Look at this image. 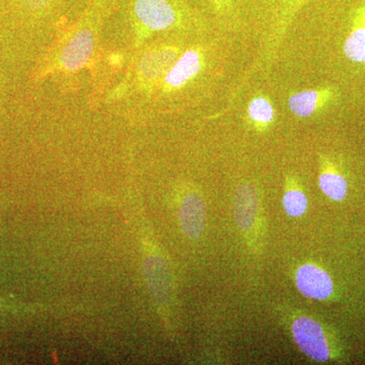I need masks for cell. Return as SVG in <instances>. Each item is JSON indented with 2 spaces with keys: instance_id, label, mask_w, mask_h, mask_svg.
<instances>
[{
  "instance_id": "cell-1",
  "label": "cell",
  "mask_w": 365,
  "mask_h": 365,
  "mask_svg": "<svg viewBox=\"0 0 365 365\" xmlns=\"http://www.w3.org/2000/svg\"><path fill=\"white\" fill-rule=\"evenodd\" d=\"M113 0H96L79 21L73 34L69 36L63 47L57 53L56 68L64 72H76L88 63L95 51L98 28L105 11Z\"/></svg>"
},
{
  "instance_id": "cell-2",
  "label": "cell",
  "mask_w": 365,
  "mask_h": 365,
  "mask_svg": "<svg viewBox=\"0 0 365 365\" xmlns=\"http://www.w3.org/2000/svg\"><path fill=\"white\" fill-rule=\"evenodd\" d=\"M186 6L180 0H134L132 19L140 44L153 34L184 25Z\"/></svg>"
},
{
  "instance_id": "cell-3",
  "label": "cell",
  "mask_w": 365,
  "mask_h": 365,
  "mask_svg": "<svg viewBox=\"0 0 365 365\" xmlns=\"http://www.w3.org/2000/svg\"><path fill=\"white\" fill-rule=\"evenodd\" d=\"M181 48L160 44L150 47L141 55L137 63V81L144 88L160 83L170 66L181 54Z\"/></svg>"
},
{
  "instance_id": "cell-4",
  "label": "cell",
  "mask_w": 365,
  "mask_h": 365,
  "mask_svg": "<svg viewBox=\"0 0 365 365\" xmlns=\"http://www.w3.org/2000/svg\"><path fill=\"white\" fill-rule=\"evenodd\" d=\"M292 336L302 353L318 362L331 359L330 346L323 327L307 317L295 319L292 326Z\"/></svg>"
},
{
  "instance_id": "cell-5",
  "label": "cell",
  "mask_w": 365,
  "mask_h": 365,
  "mask_svg": "<svg viewBox=\"0 0 365 365\" xmlns=\"http://www.w3.org/2000/svg\"><path fill=\"white\" fill-rule=\"evenodd\" d=\"M205 67V54L201 48L192 47L182 52L160 81L163 93L182 90L194 81Z\"/></svg>"
},
{
  "instance_id": "cell-6",
  "label": "cell",
  "mask_w": 365,
  "mask_h": 365,
  "mask_svg": "<svg viewBox=\"0 0 365 365\" xmlns=\"http://www.w3.org/2000/svg\"><path fill=\"white\" fill-rule=\"evenodd\" d=\"M338 97L335 86H319L295 91L288 98V108L294 116L309 118L332 104Z\"/></svg>"
},
{
  "instance_id": "cell-7",
  "label": "cell",
  "mask_w": 365,
  "mask_h": 365,
  "mask_svg": "<svg viewBox=\"0 0 365 365\" xmlns=\"http://www.w3.org/2000/svg\"><path fill=\"white\" fill-rule=\"evenodd\" d=\"M179 222L182 234L190 240L202 235L206 227L205 204L196 191H187L179 208Z\"/></svg>"
},
{
  "instance_id": "cell-8",
  "label": "cell",
  "mask_w": 365,
  "mask_h": 365,
  "mask_svg": "<svg viewBox=\"0 0 365 365\" xmlns=\"http://www.w3.org/2000/svg\"><path fill=\"white\" fill-rule=\"evenodd\" d=\"M295 284L300 294L309 299H327L333 292V281L330 275L313 264L300 266L295 274Z\"/></svg>"
},
{
  "instance_id": "cell-9",
  "label": "cell",
  "mask_w": 365,
  "mask_h": 365,
  "mask_svg": "<svg viewBox=\"0 0 365 365\" xmlns=\"http://www.w3.org/2000/svg\"><path fill=\"white\" fill-rule=\"evenodd\" d=\"M234 211L237 227L242 232H251L259 215L258 191L253 185L242 184L235 190Z\"/></svg>"
},
{
  "instance_id": "cell-10",
  "label": "cell",
  "mask_w": 365,
  "mask_h": 365,
  "mask_svg": "<svg viewBox=\"0 0 365 365\" xmlns=\"http://www.w3.org/2000/svg\"><path fill=\"white\" fill-rule=\"evenodd\" d=\"M307 2L309 0H282L279 16H278L275 26H274V31L271 34L265 57H264L267 63L273 59L274 55H276L281 41L287 35L288 28L292 25L297 14L302 11V7L306 6Z\"/></svg>"
},
{
  "instance_id": "cell-11",
  "label": "cell",
  "mask_w": 365,
  "mask_h": 365,
  "mask_svg": "<svg viewBox=\"0 0 365 365\" xmlns=\"http://www.w3.org/2000/svg\"><path fill=\"white\" fill-rule=\"evenodd\" d=\"M343 51L350 61L365 63V1L353 14Z\"/></svg>"
},
{
  "instance_id": "cell-12",
  "label": "cell",
  "mask_w": 365,
  "mask_h": 365,
  "mask_svg": "<svg viewBox=\"0 0 365 365\" xmlns=\"http://www.w3.org/2000/svg\"><path fill=\"white\" fill-rule=\"evenodd\" d=\"M275 109L268 96L259 93L250 100L247 117L254 129L259 132L269 130L275 122Z\"/></svg>"
},
{
  "instance_id": "cell-13",
  "label": "cell",
  "mask_w": 365,
  "mask_h": 365,
  "mask_svg": "<svg viewBox=\"0 0 365 365\" xmlns=\"http://www.w3.org/2000/svg\"><path fill=\"white\" fill-rule=\"evenodd\" d=\"M319 186L322 192L334 201L344 200L347 195L348 185L344 176L334 169L332 163L325 158L322 162Z\"/></svg>"
},
{
  "instance_id": "cell-14",
  "label": "cell",
  "mask_w": 365,
  "mask_h": 365,
  "mask_svg": "<svg viewBox=\"0 0 365 365\" xmlns=\"http://www.w3.org/2000/svg\"><path fill=\"white\" fill-rule=\"evenodd\" d=\"M294 178L287 180L288 189L283 196V207L285 212L292 217H300L307 208V198L302 189L294 185Z\"/></svg>"
},
{
  "instance_id": "cell-15",
  "label": "cell",
  "mask_w": 365,
  "mask_h": 365,
  "mask_svg": "<svg viewBox=\"0 0 365 365\" xmlns=\"http://www.w3.org/2000/svg\"><path fill=\"white\" fill-rule=\"evenodd\" d=\"M21 1H23L24 6L30 11H41L51 6L55 0H21Z\"/></svg>"
},
{
  "instance_id": "cell-16",
  "label": "cell",
  "mask_w": 365,
  "mask_h": 365,
  "mask_svg": "<svg viewBox=\"0 0 365 365\" xmlns=\"http://www.w3.org/2000/svg\"><path fill=\"white\" fill-rule=\"evenodd\" d=\"M218 14H225L232 7L234 0H209Z\"/></svg>"
},
{
  "instance_id": "cell-17",
  "label": "cell",
  "mask_w": 365,
  "mask_h": 365,
  "mask_svg": "<svg viewBox=\"0 0 365 365\" xmlns=\"http://www.w3.org/2000/svg\"><path fill=\"white\" fill-rule=\"evenodd\" d=\"M14 309L21 311V307L14 306V304H9V302H4V300H0V314L14 312Z\"/></svg>"
}]
</instances>
